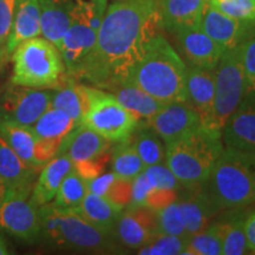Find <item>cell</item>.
Returning a JSON list of instances; mask_svg holds the SVG:
<instances>
[{"instance_id":"cell-1","label":"cell","mask_w":255,"mask_h":255,"mask_svg":"<svg viewBox=\"0 0 255 255\" xmlns=\"http://www.w3.org/2000/svg\"><path fill=\"white\" fill-rule=\"evenodd\" d=\"M162 28L159 0H116L105 11L79 79L109 91L126 83Z\"/></svg>"},{"instance_id":"cell-2","label":"cell","mask_w":255,"mask_h":255,"mask_svg":"<svg viewBox=\"0 0 255 255\" xmlns=\"http://www.w3.org/2000/svg\"><path fill=\"white\" fill-rule=\"evenodd\" d=\"M188 68L167 39L159 34L152 40L126 83L136 85L163 103L187 102Z\"/></svg>"},{"instance_id":"cell-3","label":"cell","mask_w":255,"mask_h":255,"mask_svg":"<svg viewBox=\"0 0 255 255\" xmlns=\"http://www.w3.org/2000/svg\"><path fill=\"white\" fill-rule=\"evenodd\" d=\"M201 187L216 212L255 203V154L225 148Z\"/></svg>"},{"instance_id":"cell-4","label":"cell","mask_w":255,"mask_h":255,"mask_svg":"<svg viewBox=\"0 0 255 255\" xmlns=\"http://www.w3.org/2000/svg\"><path fill=\"white\" fill-rule=\"evenodd\" d=\"M221 131L201 126L165 144V164L181 186H202L223 151Z\"/></svg>"},{"instance_id":"cell-5","label":"cell","mask_w":255,"mask_h":255,"mask_svg":"<svg viewBox=\"0 0 255 255\" xmlns=\"http://www.w3.org/2000/svg\"><path fill=\"white\" fill-rule=\"evenodd\" d=\"M40 240L50 246L83 252H105L113 247L109 235L85 221L73 209L53 202L39 207Z\"/></svg>"},{"instance_id":"cell-6","label":"cell","mask_w":255,"mask_h":255,"mask_svg":"<svg viewBox=\"0 0 255 255\" xmlns=\"http://www.w3.org/2000/svg\"><path fill=\"white\" fill-rule=\"evenodd\" d=\"M107 8L108 0H78L72 9L69 28L58 49L68 77L79 79L96 45Z\"/></svg>"},{"instance_id":"cell-7","label":"cell","mask_w":255,"mask_h":255,"mask_svg":"<svg viewBox=\"0 0 255 255\" xmlns=\"http://www.w3.org/2000/svg\"><path fill=\"white\" fill-rule=\"evenodd\" d=\"M12 83L28 88L57 89L65 68L58 47L45 38L21 41L12 52Z\"/></svg>"},{"instance_id":"cell-8","label":"cell","mask_w":255,"mask_h":255,"mask_svg":"<svg viewBox=\"0 0 255 255\" xmlns=\"http://www.w3.org/2000/svg\"><path fill=\"white\" fill-rule=\"evenodd\" d=\"M82 123L110 142H123L133 135L141 124L111 92L89 87V108Z\"/></svg>"},{"instance_id":"cell-9","label":"cell","mask_w":255,"mask_h":255,"mask_svg":"<svg viewBox=\"0 0 255 255\" xmlns=\"http://www.w3.org/2000/svg\"><path fill=\"white\" fill-rule=\"evenodd\" d=\"M215 75L214 129L221 131L247 95L241 45L223 51Z\"/></svg>"},{"instance_id":"cell-10","label":"cell","mask_w":255,"mask_h":255,"mask_svg":"<svg viewBox=\"0 0 255 255\" xmlns=\"http://www.w3.org/2000/svg\"><path fill=\"white\" fill-rule=\"evenodd\" d=\"M0 229L28 244L39 241V207L31 202L27 194L6 188L0 206Z\"/></svg>"},{"instance_id":"cell-11","label":"cell","mask_w":255,"mask_h":255,"mask_svg":"<svg viewBox=\"0 0 255 255\" xmlns=\"http://www.w3.org/2000/svg\"><path fill=\"white\" fill-rule=\"evenodd\" d=\"M52 90L28 88L12 83L0 98V119L32 127L51 107Z\"/></svg>"},{"instance_id":"cell-12","label":"cell","mask_w":255,"mask_h":255,"mask_svg":"<svg viewBox=\"0 0 255 255\" xmlns=\"http://www.w3.org/2000/svg\"><path fill=\"white\" fill-rule=\"evenodd\" d=\"M200 28L225 50L233 49L255 36V20H239L216 11L208 4Z\"/></svg>"},{"instance_id":"cell-13","label":"cell","mask_w":255,"mask_h":255,"mask_svg":"<svg viewBox=\"0 0 255 255\" xmlns=\"http://www.w3.org/2000/svg\"><path fill=\"white\" fill-rule=\"evenodd\" d=\"M114 232L124 246L138 250L159 233L157 212L145 206L126 208L117 220Z\"/></svg>"},{"instance_id":"cell-14","label":"cell","mask_w":255,"mask_h":255,"mask_svg":"<svg viewBox=\"0 0 255 255\" xmlns=\"http://www.w3.org/2000/svg\"><path fill=\"white\" fill-rule=\"evenodd\" d=\"M146 126L150 127L167 144L200 128L202 123L188 102H175L164 104L155 116L146 121Z\"/></svg>"},{"instance_id":"cell-15","label":"cell","mask_w":255,"mask_h":255,"mask_svg":"<svg viewBox=\"0 0 255 255\" xmlns=\"http://www.w3.org/2000/svg\"><path fill=\"white\" fill-rule=\"evenodd\" d=\"M215 70H205L195 66L188 68L187 102L200 116L202 127L212 130H215Z\"/></svg>"},{"instance_id":"cell-16","label":"cell","mask_w":255,"mask_h":255,"mask_svg":"<svg viewBox=\"0 0 255 255\" xmlns=\"http://www.w3.org/2000/svg\"><path fill=\"white\" fill-rule=\"evenodd\" d=\"M226 148L255 154V94L246 95L221 130Z\"/></svg>"},{"instance_id":"cell-17","label":"cell","mask_w":255,"mask_h":255,"mask_svg":"<svg viewBox=\"0 0 255 255\" xmlns=\"http://www.w3.org/2000/svg\"><path fill=\"white\" fill-rule=\"evenodd\" d=\"M175 34L178 46L190 66L205 70L216 69L223 49L200 27L180 30L175 32Z\"/></svg>"},{"instance_id":"cell-18","label":"cell","mask_w":255,"mask_h":255,"mask_svg":"<svg viewBox=\"0 0 255 255\" xmlns=\"http://www.w3.org/2000/svg\"><path fill=\"white\" fill-rule=\"evenodd\" d=\"M111 150V142L81 123L64 137L58 155H65L72 164L97 157Z\"/></svg>"},{"instance_id":"cell-19","label":"cell","mask_w":255,"mask_h":255,"mask_svg":"<svg viewBox=\"0 0 255 255\" xmlns=\"http://www.w3.org/2000/svg\"><path fill=\"white\" fill-rule=\"evenodd\" d=\"M38 170L25 163L0 135V180L7 189L31 195Z\"/></svg>"},{"instance_id":"cell-20","label":"cell","mask_w":255,"mask_h":255,"mask_svg":"<svg viewBox=\"0 0 255 255\" xmlns=\"http://www.w3.org/2000/svg\"><path fill=\"white\" fill-rule=\"evenodd\" d=\"M208 0H159L163 27L170 32L200 27Z\"/></svg>"},{"instance_id":"cell-21","label":"cell","mask_w":255,"mask_h":255,"mask_svg":"<svg viewBox=\"0 0 255 255\" xmlns=\"http://www.w3.org/2000/svg\"><path fill=\"white\" fill-rule=\"evenodd\" d=\"M188 193L176 201L178 214L188 235L201 232L208 227L212 215L216 209L212 205L202 187L187 188Z\"/></svg>"},{"instance_id":"cell-22","label":"cell","mask_w":255,"mask_h":255,"mask_svg":"<svg viewBox=\"0 0 255 255\" xmlns=\"http://www.w3.org/2000/svg\"><path fill=\"white\" fill-rule=\"evenodd\" d=\"M78 0H39L40 28L44 38L58 47L68 31L72 9Z\"/></svg>"},{"instance_id":"cell-23","label":"cell","mask_w":255,"mask_h":255,"mask_svg":"<svg viewBox=\"0 0 255 255\" xmlns=\"http://www.w3.org/2000/svg\"><path fill=\"white\" fill-rule=\"evenodd\" d=\"M73 164L68 156L57 155L51 161L41 168L33 189L30 195V201L34 206L40 207L49 203L55 199L57 190L64 180V177L70 173Z\"/></svg>"},{"instance_id":"cell-24","label":"cell","mask_w":255,"mask_h":255,"mask_svg":"<svg viewBox=\"0 0 255 255\" xmlns=\"http://www.w3.org/2000/svg\"><path fill=\"white\" fill-rule=\"evenodd\" d=\"M41 34L39 0H15L13 26L7 43V53L12 55L21 41Z\"/></svg>"},{"instance_id":"cell-25","label":"cell","mask_w":255,"mask_h":255,"mask_svg":"<svg viewBox=\"0 0 255 255\" xmlns=\"http://www.w3.org/2000/svg\"><path fill=\"white\" fill-rule=\"evenodd\" d=\"M85 221L100 231L111 234L123 209L109 200L96 194L88 193L79 206L73 208Z\"/></svg>"},{"instance_id":"cell-26","label":"cell","mask_w":255,"mask_h":255,"mask_svg":"<svg viewBox=\"0 0 255 255\" xmlns=\"http://www.w3.org/2000/svg\"><path fill=\"white\" fill-rule=\"evenodd\" d=\"M109 92H111L116 97V100L128 111L135 115L139 121H149L165 104L163 102L156 100L148 92L143 91L141 88L130 84V83H123Z\"/></svg>"},{"instance_id":"cell-27","label":"cell","mask_w":255,"mask_h":255,"mask_svg":"<svg viewBox=\"0 0 255 255\" xmlns=\"http://www.w3.org/2000/svg\"><path fill=\"white\" fill-rule=\"evenodd\" d=\"M0 135L25 163L32 168L40 169L36 162L37 136L31 127L0 119Z\"/></svg>"},{"instance_id":"cell-28","label":"cell","mask_w":255,"mask_h":255,"mask_svg":"<svg viewBox=\"0 0 255 255\" xmlns=\"http://www.w3.org/2000/svg\"><path fill=\"white\" fill-rule=\"evenodd\" d=\"M51 107L64 110L81 124L89 108V87L76 84L73 81L58 87L53 91Z\"/></svg>"},{"instance_id":"cell-29","label":"cell","mask_w":255,"mask_h":255,"mask_svg":"<svg viewBox=\"0 0 255 255\" xmlns=\"http://www.w3.org/2000/svg\"><path fill=\"white\" fill-rule=\"evenodd\" d=\"M79 123L76 122L68 113L62 109L50 107L45 113L31 127L38 138L58 139L63 141L64 137L75 129Z\"/></svg>"},{"instance_id":"cell-30","label":"cell","mask_w":255,"mask_h":255,"mask_svg":"<svg viewBox=\"0 0 255 255\" xmlns=\"http://www.w3.org/2000/svg\"><path fill=\"white\" fill-rule=\"evenodd\" d=\"M145 165L133 148L131 141L119 142V145L111 150V171L117 176L133 180L144 171Z\"/></svg>"},{"instance_id":"cell-31","label":"cell","mask_w":255,"mask_h":255,"mask_svg":"<svg viewBox=\"0 0 255 255\" xmlns=\"http://www.w3.org/2000/svg\"><path fill=\"white\" fill-rule=\"evenodd\" d=\"M132 145L138 152L139 157L145 167L165 162V143L150 127L145 126L135 130Z\"/></svg>"},{"instance_id":"cell-32","label":"cell","mask_w":255,"mask_h":255,"mask_svg":"<svg viewBox=\"0 0 255 255\" xmlns=\"http://www.w3.org/2000/svg\"><path fill=\"white\" fill-rule=\"evenodd\" d=\"M244 216H234L227 221L216 223L220 238L222 242V254L242 255L248 253L246 235L244 231Z\"/></svg>"},{"instance_id":"cell-33","label":"cell","mask_w":255,"mask_h":255,"mask_svg":"<svg viewBox=\"0 0 255 255\" xmlns=\"http://www.w3.org/2000/svg\"><path fill=\"white\" fill-rule=\"evenodd\" d=\"M88 193L87 181L72 168L60 183L53 203L62 208L73 209L79 206Z\"/></svg>"},{"instance_id":"cell-34","label":"cell","mask_w":255,"mask_h":255,"mask_svg":"<svg viewBox=\"0 0 255 255\" xmlns=\"http://www.w3.org/2000/svg\"><path fill=\"white\" fill-rule=\"evenodd\" d=\"M183 254L219 255L222 254V242L216 226H208L203 231L188 235Z\"/></svg>"},{"instance_id":"cell-35","label":"cell","mask_w":255,"mask_h":255,"mask_svg":"<svg viewBox=\"0 0 255 255\" xmlns=\"http://www.w3.org/2000/svg\"><path fill=\"white\" fill-rule=\"evenodd\" d=\"M187 238L158 233L150 242L138 248L137 253L142 255H176L183 254Z\"/></svg>"},{"instance_id":"cell-36","label":"cell","mask_w":255,"mask_h":255,"mask_svg":"<svg viewBox=\"0 0 255 255\" xmlns=\"http://www.w3.org/2000/svg\"><path fill=\"white\" fill-rule=\"evenodd\" d=\"M209 5L216 11L239 19L255 20V0H208Z\"/></svg>"},{"instance_id":"cell-37","label":"cell","mask_w":255,"mask_h":255,"mask_svg":"<svg viewBox=\"0 0 255 255\" xmlns=\"http://www.w3.org/2000/svg\"><path fill=\"white\" fill-rule=\"evenodd\" d=\"M15 0H0V69L9 58L7 43L13 26Z\"/></svg>"},{"instance_id":"cell-38","label":"cell","mask_w":255,"mask_h":255,"mask_svg":"<svg viewBox=\"0 0 255 255\" xmlns=\"http://www.w3.org/2000/svg\"><path fill=\"white\" fill-rule=\"evenodd\" d=\"M158 218V232L163 234L176 235L181 238H188V233L186 232L182 221H181L180 214L176 202L171 203L163 209L157 212Z\"/></svg>"},{"instance_id":"cell-39","label":"cell","mask_w":255,"mask_h":255,"mask_svg":"<svg viewBox=\"0 0 255 255\" xmlns=\"http://www.w3.org/2000/svg\"><path fill=\"white\" fill-rule=\"evenodd\" d=\"M143 173H144L145 177L148 178L149 183L154 188L174 190L180 189V181L177 180V177L175 176L167 164L159 163L149 165V167H145Z\"/></svg>"},{"instance_id":"cell-40","label":"cell","mask_w":255,"mask_h":255,"mask_svg":"<svg viewBox=\"0 0 255 255\" xmlns=\"http://www.w3.org/2000/svg\"><path fill=\"white\" fill-rule=\"evenodd\" d=\"M241 58L247 95L255 94V37L241 44Z\"/></svg>"},{"instance_id":"cell-41","label":"cell","mask_w":255,"mask_h":255,"mask_svg":"<svg viewBox=\"0 0 255 255\" xmlns=\"http://www.w3.org/2000/svg\"><path fill=\"white\" fill-rule=\"evenodd\" d=\"M131 191H132V180H128L117 176L115 181L111 183V186L105 194V199H108L114 205L119 206L120 208H127L131 200Z\"/></svg>"},{"instance_id":"cell-42","label":"cell","mask_w":255,"mask_h":255,"mask_svg":"<svg viewBox=\"0 0 255 255\" xmlns=\"http://www.w3.org/2000/svg\"><path fill=\"white\" fill-rule=\"evenodd\" d=\"M110 159L111 150L104 152V154L97 156V157L73 164V168L85 181H88L104 173V169L110 162Z\"/></svg>"},{"instance_id":"cell-43","label":"cell","mask_w":255,"mask_h":255,"mask_svg":"<svg viewBox=\"0 0 255 255\" xmlns=\"http://www.w3.org/2000/svg\"><path fill=\"white\" fill-rule=\"evenodd\" d=\"M178 199V190L174 189H158V188H154L150 190L148 197L145 200V207L156 210L163 209L171 203L176 202Z\"/></svg>"},{"instance_id":"cell-44","label":"cell","mask_w":255,"mask_h":255,"mask_svg":"<svg viewBox=\"0 0 255 255\" xmlns=\"http://www.w3.org/2000/svg\"><path fill=\"white\" fill-rule=\"evenodd\" d=\"M152 189V186L149 183L148 178L145 177L144 173L139 174L132 180V191L131 200L127 208H135V207H143L145 205V200L149 193Z\"/></svg>"},{"instance_id":"cell-45","label":"cell","mask_w":255,"mask_h":255,"mask_svg":"<svg viewBox=\"0 0 255 255\" xmlns=\"http://www.w3.org/2000/svg\"><path fill=\"white\" fill-rule=\"evenodd\" d=\"M116 177L117 175L113 173V171H111V173H102L101 175H98V176L87 181L88 191L89 193L104 197L105 194L109 190L111 183L114 182Z\"/></svg>"},{"instance_id":"cell-46","label":"cell","mask_w":255,"mask_h":255,"mask_svg":"<svg viewBox=\"0 0 255 255\" xmlns=\"http://www.w3.org/2000/svg\"><path fill=\"white\" fill-rule=\"evenodd\" d=\"M244 231L246 235L247 247L251 253L255 254V213L246 216L244 223Z\"/></svg>"},{"instance_id":"cell-47","label":"cell","mask_w":255,"mask_h":255,"mask_svg":"<svg viewBox=\"0 0 255 255\" xmlns=\"http://www.w3.org/2000/svg\"><path fill=\"white\" fill-rule=\"evenodd\" d=\"M9 251L7 245H6L5 239L2 237H0V255H8Z\"/></svg>"},{"instance_id":"cell-48","label":"cell","mask_w":255,"mask_h":255,"mask_svg":"<svg viewBox=\"0 0 255 255\" xmlns=\"http://www.w3.org/2000/svg\"><path fill=\"white\" fill-rule=\"evenodd\" d=\"M5 190H6L5 184H4V182H2L1 180H0V206H1L2 200H4V196H5Z\"/></svg>"}]
</instances>
